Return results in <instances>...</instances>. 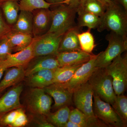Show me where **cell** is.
Wrapping results in <instances>:
<instances>
[{
    "label": "cell",
    "mask_w": 127,
    "mask_h": 127,
    "mask_svg": "<svg viewBox=\"0 0 127 127\" xmlns=\"http://www.w3.org/2000/svg\"><path fill=\"white\" fill-rule=\"evenodd\" d=\"M12 48L7 36L0 40V59L4 60L12 53Z\"/></svg>",
    "instance_id": "cell-32"
},
{
    "label": "cell",
    "mask_w": 127,
    "mask_h": 127,
    "mask_svg": "<svg viewBox=\"0 0 127 127\" xmlns=\"http://www.w3.org/2000/svg\"><path fill=\"white\" fill-rule=\"evenodd\" d=\"M33 15L32 12L20 10L18 18L12 27V31L32 34Z\"/></svg>",
    "instance_id": "cell-20"
},
{
    "label": "cell",
    "mask_w": 127,
    "mask_h": 127,
    "mask_svg": "<svg viewBox=\"0 0 127 127\" xmlns=\"http://www.w3.org/2000/svg\"><path fill=\"white\" fill-rule=\"evenodd\" d=\"M97 55H93L91 59L83 64L76 71L68 81L62 83L64 87L73 93L82 85L88 82L89 79L96 67L95 61Z\"/></svg>",
    "instance_id": "cell-10"
},
{
    "label": "cell",
    "mask_w": 127,
    "mask_h": 127,
    "mask_svg": "<svg viewBox=\"0 0 127 127\" xmlns=\"http://www.w3.org/2000/svg\"><path fill=\"white\" fill-rule=\"evenodd\" d=\"M77 13L78 15L77 25L79 27H87L92 30L97 29L100 26L101 22L100 17L79 9H77Z\"/></svg>",
    "instance_id": "cell-23"
},
{
    "label": "cell",
    "mask_w": 127,
    "mask_h": 127,
    "mask_svg": "<svg viewBox=\"0 0 127 127\" xmlns=\"http://www.w3.org/2000/svg\"><path fill=\"white\" fill-rule=\"evenodd\" d=\"M100 18L98 31L106 30L127 38V11L122 6L113 2Z\"/></svg>",
    "instance_id": "cell-1"
},
{
    "label": "cell",
    "mask_w": 127,
    "mask_h": 127,
    "mask_svg": "<svg viewBox=\"0 0 127 127\" xmlns=\"http://www.w3.org/2000/svg\"><path fill=\"white\" fill-rule=\"evenodd\" d=\"M94 55L84 52L82 50L69 52H58L57 59L59 66L82 65L88 61Z\"/></svg>",
    "instance_id": "cell-17"
},
{
    "label": "cell",
    "mask_w": 127,
    "mask_h": 127,
    "mask_svg": "<svg viewBox=\"0 0 127 127\" xmlns=\"http://www.w3.org/2000/svg\"><path fill=\"white\" fill-rule=\"evenodd\" d=\"M43 89L55 100L53 108L55 110L65 106H68L72 102L73 93L62 84L54 83Z\"/></svg>",
    "instance_id": "cell-13"
},
{
    "label": "cell",
    "mask_w": 127,
    "mask_h": 127,
    "mask_svg": "<svg viewBox=\"0 0 127 127\" xmlns=\"http://www.w3.org/2000/svg\"><path fill=\"white\" fill-rule=\"evenodd\" d=\"M112 107L122 121L124 127L127 125V97L123 94L116 95Z\"/></svg>",
    "instance_id": "cell-28"
},
{
    "label": "cell",
    "mask_w": 127,
    "mask_h": 127,
    "mask_svg": "<svg viewBox=\"0 0 127 127\" xmlns=\"http://www.w3.org/2000/svg\"><path fill=\"white\" fill-rule=\"evenodd\" d=\"M4 77L0 81V93L10 87L21 82L26 78L25 68L22 67H13L7 68Z\"/></svg>",
    "instance_id": "cell-19"
},
{
    "label": "cell",
    "mask_w": 127,
    "mask_h": 127,
    "mask_svg": "<svg viewBox=\"0 0 127 127\" xmlns=\"http://www.w3.org/2000/svg\"><path fill=\"white\" fill-rule=\"evenodd\" d=\"M91 30L88 28L87 31L78 34L81 50L89 54H92L93 51L96 46L94 38L91 32Z\"/></svg>",
    "instance_id": "cell-27"
},
{
    "label": "cell",
    "mask_w": 127,
    "mask_h": 127,
    "mask_svg": "<svg viewBox=\"0 0 127 127\" xmlns=\"http://www.w3.org/2000/svg\"><path fill=\"white\" fill-rule=\"evenodd\" d=\"M12 48L13 52L23 50L30 45L33 40L32 34L16 32L11 31L7 35Z\"/></svg>",
    "instance_id": "cell-21"
},
{
    "label": "cell",
    "mask_w": 127,
    "mask_h": 127,
    "mask_svg": "<svg viewBox=\"0 0 127 127\" xmlns=\"http://www.w3.org/2000/svg\"><path fill=\"white\" fill-rule=\"evenodd\" d=\"M94 93L112 106L116 96L113 86L112 79L105 68L96 67L89 79Z\"/></svg>",
    "instance_id": "cell-3"
},
{
    "label": "cell",
    "mask_w": 127,
    "mask_h": 127,
    "mask_svg": "<svg viewBox=\"0 0 127 127\" xmlns=\"http://www.w3.org/2000/svg\"><path fill=\"white\" fill-rule=\"evenodd\" d=\"M47 2L53 5L60 4H64V0H45Z\"/></svg>",
    "instance_id": "cell-39"
},
{
    "label": "cell",
    "mask_w": 127,
    "mask_h": 127,
    "mask_svg": "<svg viewBox=\"0 0 127 127\" xmlns=\"http://www.w3.org/2000/svg\"><path fill=\"white\" fill-rule=\"evenodd\" d=\"M19 2L20 10L32 12L36 9L50 8L54 5L45 0H20Z\"/></svg>",
    "instance_id": "cell-29"
},
{
    "label": "cell",
    "mask_w": 127,
    "mask_h": 127,
    "mask_svg": "<svg viewBox=\"0 0 127 127\" xmlns=\"http://www.w3.org/2000/svg\"><path fill=\"white\" fill-rule=\"evenodd\" d=\"M30 119L35 126L40 127H55L49 122L45 116L31 114Z\"/></svg>",
    "instance_id": "cell-33"
},
{
    "label": "cell",
    "mask_w": 127,
    "mask_h": 127,
    "mask_svg": "<svg viewBox=\"0 0 127 127\" xmlns=\"http://www.w3.org/2000/svg\"><path fill=\"white\" fill-rule=\"evenodd\" d=\"M82 27L76 25L64 34L59 45L58 52L81 51L78 34L81 32Z\"/></svg>",
    "instance_id": "cell-16"
},
{
    "label": "cell",
    "mask_w": 127,
    "mask_h": 127,
    "mask_svg": "<svg viewBox=\"0 0 127 127\" xmlns=\"http://www.w3.org/2000/svg\"><path fill=\"white\" fill-rule=\"evenodd\" d=\"M35 39L30 45L23 50L11 53L5 59L2 60L7 68L13 67H22L26 68L30 61L34 57V46Z\"/></svg>",
    "instance_id": "cell-14"
},
{
    "label": "cell",
    "mask_w": 127,
    "mask_h": 127,
    "mask_svg": "<svg viewBox=\"0 0 127 127\" xmlns=\"http://www.w3.org/2000/svg\"><path fill=\"white\" fill-rule=\"evenodd\" d=\"M32 12L33 15V37L41 36L47 33L52 23V11L49 8H43L36 9Z\"/></svg>",
    "instance_id": "cell-12"
},
{
    "label": "cell",
    "mask_w": 127,
    "mask_h": 127,
    "mask_svg": "<svg viewBox=\"0 0 127 127\" xmlns=\"http://www.w3.org/2000/svg\"><path fill=\"white\" fill-rule=\"evenodd\" d=\"M15 0L17 1H19L20 0Z\"/></svg>",
    "instance_id": "cell-43"
},
{
    "label": "cell",
    "mask_w": 127,
    "mask_h": 127,
    "mask_svg": "<svg viewBox=\"0 0 127 127\" xmlns=\"http://www.w3.org/2000/svg\"><path fill=\"white\" fill-rule=\"evenodd\" d=\"M54 70H41L26 77L25 82L30 88L43 89L53 83Z\"/></svg>",
    "instance_id": "cell-18"
},
{
    "label": "cell",
    "mask_w": 127,
    "mask_h": 127,
    "mask_svg": "<svg viewBox=\"0 0 127 127\" xmlns=\"http://www.w3.org/2000/svg\"><path fill=\"white\" fill-rule=\"evenodd\" d=\"M112 77L113 86L116 95L123 94L127 87V55H119L105 67Z\"/></svg>",
    "instance_id": "cell-6"
},
{
    "label": "cell",
    "mask_w": 127,
    "mask_h": 127,
    "mask_svg": "<svg viewBox=\"0 0 127 127\" xmlns=\"http://www.w3.org/2000/svg\"><path fill=\"white\" fill-rule=\"evenodd\" d=\"M7 69L3 63L2 60L0 59V81L2 78L3 73Z\"/></svg>",
    "instance_id": "cell-38"
},
{
    "label": "cell",
    "mask_w": 127,
    "mask_h": 127,
    "mask_svg": "<svg viewBox=\"0 0 127 127\" xmlns=\"http://www.w3.org/2000/svg\"><path fill=\"white\" fill-rule=\"evenodd\" d=\"M98 0L99 1L102 3L104 5L106 8L113 3L112 0Z\"/></svg>",
    "instance_id": "cell-41"
},
{
    "label": "cell",
    "mask_w": 127,
    "mask_h": 127,
    "mask_svg": "<svg viewBox=\"0 0 127 127\" xmlns=\"http://www.w3.org/2000/svg\"><path fill=\"white\" fill-rule=\"evenodd\" d=\"M51 7H52V23L47 33L67 31L76 25L75 18L77 9L64 4L55 5Z\"/></svg>",
    "instance_id": "cell-7"
},
{
    "label": "cell",
    "mask_w": 127,
    "mask_h": 127,
    "mask_svg": "<svg viewBox=\"0 0 127 127\" xmlns=\"http://www.w3.org/2000/svg\"><path fill=\"white\" fill-rule=\"evenodd\" d=\"M94 92L88 82L74 92L73 100L75 106L86 116L88 127H107L94 115L93 109Z\"/></svg>",
    "instance_id": "cell-2"
},
{
    "label": "cell",
    "mask_w": 127,
    "mask_h": 127,
    "mask_svg": "<svg viewBox=\"0 0 127 127\" xmlns=\"http://www.w3.org/2000/svg\"><path fill=\"white\" fill-rule=\"evenodd\" d=\"M7 24L12 27L15 23L20 11L19 3L15 0H6L0 5Z\"/></svg>",
    "instance_id": "cell-22"
},
{
    "label": "cell",
    "mask_w": 127,
    "mask_h": 127,
    "mask_svg": "<svg viewBox=\"0 0 127 127\" xmlns=\"http://www.w3.org/2000/svg\"><path fill=\"white\" fill-rule=\"evenodd\" d=\"M2 93H0V96L1 94H2Z\"/></svg>",
    "instance_id": "cell-44"
},
{
    "label": "cell",
    "mask_w": 127,
    "mask_h": 127,
    "mask_svg": "<svg viewBox=\"0 0 127 127\" xmlns=\"http://www.w3.org/2000/svg\"><path fill=\"white\" fill-rule=\"evenodd\" d=\"M108 46L104 51L97 55L95 61L96 67L105 68L113 61L127 50V38L111 32L106 36Z\"/></svg>",
    "instance_id": "cell-4"
},
{
    "label": "cell",
    "mask_w": 127,
    "mask_h": 127,
    "mask_svg": "<svg viewBox=\"0 0 127 127\" xmlns=\"http://www.w3.org/2000/svg\"><path fill=\"white\" fill-rule=\"evenodd\" d=\"M6 0H0V5L2 4V3H3Z\"/></svg>",
    "instance_id": "cell-42"
},
{
    "label": "cell",
    "mask_w": 127,
    "mask_h": 127,
    "mask_svg": "<svg viewBox=\"0 0 127 127\" xmlns=\"http://www.w3.org/2000/svg\"><path fill=\"white\" fill-rule=\"evenodd\" d=\"M81 1V0H64V4L76 9L79 7Z\"/></svg>",
    "instance_id": "cell-36"
},
{
    "label": "cell",
    "mask_w": 127,
    "mask_h": 127,
    "mask_svg": "<svg viewBox=\"0 0 127 127\" xmlns=\"http://www.w3.org/2000/svg\"><path fill=\"white\" fill-rule=\"evenodd\" d=\"M23 89V84L20 83L0 96V118L8 112L24 107L20 100Z\"/></svg>",
    "instance_id": "cell-11"
},
{
    "label": "cell",
    "mask_w": 127,
    "mask_h": 127,
    "mask_svg": "<svg viewBox=\"0 0 127 127\" xmlns=\"http://www.w3.org/2000/svg\"><path fill=\"white\" fill-rule=\"evenodd\" d=\"M64 127H81L79 125L71 121L68 120L66 123Z\"/></svg>",
    "instance_id": "cell-40"
},
{
    "label": "cell",
    "mask_w": 127,
    "mask_h": 127,
    "mask_svg": "<svg viewBox=\"0 0 127 127\" xmlns=\"http://www.w3.org/2000/svg\"><path fill=\"white\" fill-rule=\"evenodd\" d=\"M12 27L6 22L0 7V40L11 31Z\"/></svg>",
    "instance_id": "cell-35"
},
{
    "label": "cell",
    "mask_w": 127,
    "mask_h": 127,
    "mask_svg": "<svg viewBox=\"0 0 127 127\" xmlns=\"http://www.w3.org/2000/svg\"><path fill=\"white\" fill-rule=\"evenodd\" d=\"M82 65L64 66L57 68L54 71L53 83L62 84L68 81Z\"/></svg>",
    "instance_id": "cell-25"
},
{
    "label": "cell",
    "mask_w": 127,
    "mask_h": 127,
    "mask_svg": "<svg viewBox=\"0 0 127 127\" xmlns=\"http://www.w3.org/2000/svg\"><path fill=\"white\" fill-rule=\"evenodd\" d=\"M67 31L47 33L34 37V57L56 55L64 34Z\"/></svg>",
    "instance_id": "cell-8"
},
{
    "label": "cell",
    "mask_w": 127,
    "mask_h": 127,
    "mask_svg": "<svg viewBox=\"0 0 127 127\" xmlns=\"http://www.w3.org/2000/svg\"><path fill=\"white\" fill-rule=\"evenodd\" d=\"M68 120L79 125L81 127H88L86 116L77 108L70 111Z\"/></svg>",
    "instance_id": "cell-30"
},
{
    "label": "cell",
    "mask_w": 127,
    "mask_h": 127,
    "mask_svg": "<svg viewBox=\"0 0 127 127\" xmlns=\"http://www.w3.org/2000/svg\"><path fill=\"white\" fill-rule=\"evenodd\" d=\"M113 2L122 6L127 11V0H112Z\"/></svg>",
    "instance_id": "cell-37"
},
{
    "label": "cell",
    "mask_w": 127,
    "mask_h": 127,
    "mask_svg": "<svg viewBox=\"0 0 127 127\" xmlns=\"http://www.w3.org/2000/svg\"><path fill=\"white\" fill-rule=\"evenodd\" d=\"M29 123V119L26 114L24 107L21 108L18 116L11 127H23Z\"/></svg>",
    "instance_id": "cell-34"
},
{
    "label": "cell",
    "mask_w": 127,
    "mask_h": 127,
    "mask_svg": "<svg viewBox=\"0 0 127 127\" xmlns=\"http://www.w3.org/2000/svg\"><path fill=\"white\" fill-rule=\"evenodd\" d=\"M21 108H20L8 112L1 117L0 118L1 127H11L12 125L16 119Z\"/></svg>",
    "instance_id": "cell-31"
},
{
    "label": "cell",
    "mask_w": 127,
    "mask_h": 127,
    "mask_svg": "<svg viewBox=\"0 0 127 127\" xmlns=\"http://www.w3.org/2000/svg\"><path fill=\"white\" fill-rule=\"evenodd\" d=\"M93 109L94 115L107 127H124L122 121L111 104L102 100L94 93Z\"/></svg>",
    "instance_id": "cell-9"
},
{
    "label": "cell",
    "mask_w": 127,
    "mask_h": 127,
    "mask_svg": "<svg viewBox=\"0 0 127 127\" xmlns=\"http://www.w3.org/2000/svg\"><path fill=\"white\" fill-rule=\"evenodd\" d=\"M51 97L42 88H31L26 94L25 104L31 114L46 116L51 109Z\"/></svg>",
    "instance_id": "cell-5"
},
{
    "label": "cell",
    "mask_w": 127,
    "mask_h": 127,
    "mask_svg": "<svg viewBox=\"0 0 127 127\" xmlns=\"http://www.w3.org/2000/svg\"><path fill=\"white\" fill-rule=\"evenodd\" d=\"M0 127H1L0 126Z\"/></svg>",
    "instance_id": "cell-45"
},
{
    "label": "cell",
    "mask_w": 127,
    "mask_h": 127,
    "mask_svg": "<svg viewBox=\"0 0 127 127\" xmlns=\"http://www.w3.org/2000/svg\"><path fill=\"white\" fill-rule=\"evenodd\" d=\"M77 9L101 17L106 10V7L98 0H81Z\"/></svg>",
    "instance_id": "cell-26"
},
{
    "label": "cell",
    "mask_w": 127,
    "mask_h": 127,
    "mask_svg": "<svg viewBox=\"0 0 127 127\" xmlns=\"http://www.w3.org/2000/svg\"><path fill=\"white\" fill-rule=\"evenodd\" d=\"M70 111L68 106H65L55 112H50L46 116V118L55 127H64L68 120Z\"/></svg>",
    "instance_id": "cell-24"
},
{
    "label": "cell",
    "mask_w": 127,
    "mask_h": 127,
    "mask_svg": "<svg viewBox=\"0 0 127 127\" xmlns=\"http://www.w3.org/2000/svg\"><path fill=\"white\" fill-rule=\"evenodd\" d=\"M56 55L34 57L25 68L26 77L41 70H55L59 67Z\"/></svg>",
    "instance_id": "cell-15"
}]
</instances>
